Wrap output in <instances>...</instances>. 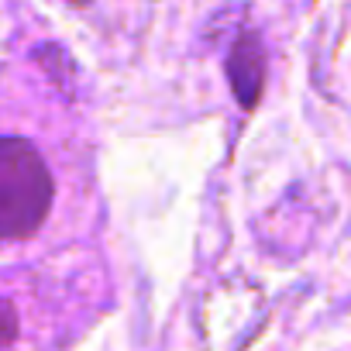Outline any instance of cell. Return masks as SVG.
I'll use <instances>...</instances> for the list:
<instances>
[{
	"label": "cell",
	"instance_id": "cell-2",
	"mask_svg": "<svg viewBox=\"0 0 351 351\" xmlns=\"http://www.w3.org/2000/svg\"><path fill=\"white\" fill-rule=\"evenodd\" d=\"M14 334H18L14 310H11V303H4V300H0V351H4V348L14 341Z\"/></svg>",
	"mask_w": 351,
	"mask_h": 351
},
{
	"label": "cell",
	"instance_id": "cell-1",
	"mask_svg": "<svg viewBox=\"0 0 351 351\" xmlns=\"http://www.w3.org/2000/svg\"><path fill=\"white\" fill-rule=\"evenodd\" d=\"M52 200L49 169L28 141L0 138V241L32 234Z\"/></svg>",
	"mask_w": 351,
	"mask_h": 351
}]
</instances>
